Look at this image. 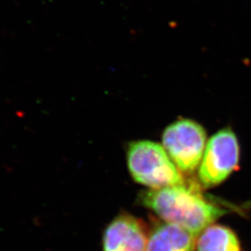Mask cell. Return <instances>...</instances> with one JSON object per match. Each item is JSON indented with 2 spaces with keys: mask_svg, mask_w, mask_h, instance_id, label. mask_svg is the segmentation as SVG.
Masks as SVG:
<instances>
[{
  "mask_svg": "<svg viewBox=\"0 0 251 251\" xmlns=\"http://www.w3.org/2000/svg\"><path fill=\"white\" fill-rule=\"evenodd\" d=\"M126 164L136 182L150 189L185 183L171 156L161 144L152 141H135L127 146Z\"/></svg>",
  "mask_w": 251,
  "mask_h": 251,
  "instance_id": "obj_2",
  "label": "cell"
},
{
  "mask_svg": "<svg viewBox=\"0 0 251 251\" xmlns=\"http://www.w3.org/2000/svg\"><path fill=\"white\" fill-rule=\"evenodd\" d=\"M240 144L231 127L217 131L206 143L198 169V179L205 188L223 183L239 168Z\"/></svg>",
  "mask_w": 251,
  "mask_h": 251,
  "instance_id": "obj_4",
  "label": "cell"
},
{
  "mask_svg": "<svg viewBox=\"0 0 251 251\" xmlns=\"http://www.w3.org/2000/svg\"><path fill=\"white\" fill-rule=\"evenodd\" d=\"M148 237L141 221L129 214H120L105 229L103 251H147Z\"/></svg>",
  "mask_w": 251,
  "mask_h": 251,
  "instance_id": "obj_5",
  "label": "cell"
},
{
  "mask_svg": "<svg viewBox=\"0 0 251 251\" xmlns=\"http://www.w3.org/2000/svg\"><path fill=\"white\" fill-rule=\"evenodd\" d=\"M140 202L165 223L178 225L195 236L227 212L205 198L198 184L186 182L144 191L140 196Z\"/></svg>",
  "mask_w": 251,
  "mask_h": 251,
  "instance_id": "obj_1",
  "label": "cell"
},
{
  "mask_svg": "<svg viewBox=\"0 0 251 251\" xmlns=\"http://www.w3.org/2000/svg\"><path fill=\"white\" fill-rule=\"evenodd\" d=\"M197 251H242L237 235L229 227L211 225L198 235Z\"/></svg>",
  "mask_w": 251,
  "mask_h": 251,
  "instance_id": "obj_7",
  "label": "cell"
},
{
  "mask_svg": "<svg viewBox=\"0 0 251 251\" xmlns=\"http://www.w3.org/2000/svg\"><path fill=\"white\" fill-rule=\"evenodd\" d=\"M196 237L178 225L164 223L149 234L147 251H195Z\"/></svg>",
  "mask_w": 251,
  "mask_h": 251,
  "instance_id": "obj_6",
  "label": "cell"
},
{
  "mask_svg": "<svg viewBox=\"0 0 251 251\" xmlns=\"http://www.w3.org/2000/svg\"><path fill=\"white\" fill-rule=\"evenodd\" d=\"M205 128L197 121L179 118L162 134V145L179 171L193 173L199 167L206 146Z\"/></svg>",
  "mask_w": 251,
  "mask_h": 251,
  "instance_id": "obj_3",
  "label": "cell"
}]
</instances>
